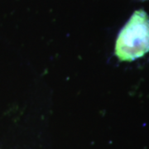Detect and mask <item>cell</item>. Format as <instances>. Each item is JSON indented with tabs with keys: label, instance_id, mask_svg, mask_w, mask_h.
Returning a JSON list of instances; mask_svg holds the SVG:
<instances>
[{
	"label": "cell",
	"instance_id": "obj_1",
	"mask_svg": "<svg viewBox=\"0 0 149 149\" xmlns=\"http://www.w3.org/2000/svg\"><path fill=\"white\" fill-rule=\"evenodd\" d=\"M115 55L121 61H133L149 52V16L135 11L118 33Z\"/></svg>",
	"mask_w": 149,
	"mask_h": 149
},
{
	"label": "cell",
	"instance_id": "obj_2",
	"mask_svg": "<svg viewBox=\"0 0 149 149\" xmlns=\"http://www.w3.org/2000/svg\"><path fill=\"white\" fill-rule=\"evenodd\" d=\"M141 1H145V0H141Z\"/></svg>",
	"mask_w": 149,
	"mask_h": 149
}]
</instances>
